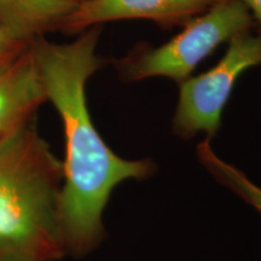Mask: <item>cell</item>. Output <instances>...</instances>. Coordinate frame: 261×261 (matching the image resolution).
Wrapping results in <instances>:
<instances>
[{
  "label": "cell",
  "instance_id": "cell-8",
  "mask_svg": "<svg viewBox=\"0 0 261 261\" xmlns=\"http://www.w3.org/2000/svg\"><path fill=\"white\" fill-rule=\"evenodd\" d=\"M196 155L201 165L213 175L215 180L230 189L261 214V188L254 184L242 171L225 162L215 154L210 139L202 140L197 145Z\"/></svg>",
  "mask_w": 261,
  "mask_h": 261
},
{
  "label": "cell",
  "instance_id": "cell-9",
  "mask_svg": "<svg viewBox=\"0 0 261 261\" xmlns=\"http://www.w3.org/2000/svg\"><path fill=\"white\" fill-rule=\"evenodd\" d=\"M25 45L28 44H23V42L16 40L8 32H5L4 29L0 27V62L15 55Z\"/></svg>",
  "mask_w": 261,
  "mask_h": 261
},
{
  "label": "cell",
  "instance_id": "cell-11",
  "mask_svg": "<svg viewBox=\"0 0 261 261\" xmlns=\"http://www.w3.org/2000/svg\"><path fill=\"white\" fill-rule=\"evenodd\" d=\"M75 2H76V3H79V4H81V3H84V2H87V0H75Z\"/></svg>",
  "mask_w": 261,
  "mask_h": 261
},
{
  "label": "cell",
  "instance_id": "cell-2",
  "mask_svg": "<svg viewBox=\"0 0 261 261\" xmlns=\"http://www.w3.org/2000/svg\"><path fill=\"white\" fill-rule=\"evenodd\" d=\"M63 163L32 122L0 143V261H57Z\"/></svg>",
  "mask_w": 261,
  "mask_h": 261
},
{
  "label": "cell",
  "instance_id": "cell-6",
  "mask_svg": "<svg viewBox=\"0 0 261 261\" xmlns=\"http://www.w3.org/2000/svg\"><path fill=\"white\" fill-rule=\"evenodd\" d=\"M45 102L29 42L0 62V143L28 126Z\"/></svg>",
  "mask_w": 261,
  "mask_h": 261
},
{
  "label": "cell",
  "instance_id": "cell-10",
  "mask_svg": "<svg viewBox=\"0 0 261 261\" xmlns=\"http://www.w3.org/2000/svg\"><path fill=\"white\" fill-rule=\"evenodd\" d=\"M243 2L252 12L256 28H259V32H261V0H243Z\"/></svg>",
  "mask_w": 261,
  "mask_h": 261
},
{
  "label": "cell",
  "instance_id": "cell-4",
  "mask_svg": "<svg viewBox=\"0 0 261 261\" xmlns=\"http://www.w3.org/2000/svg\"><path fill=\"white\" fill-rule=\"evenodd\" d=\"M261 65V32L248 31L228 41L223 58L212 69L190 76L179 85V99L172 120L175 136L191 139L203 132L214 138L221 115L237 80L243 73Z\"/></svg>",
  "mask_w": 261,
  "mask_h": 261
},
{
  "label": "cell",
  "instance_id": "cell-5",
  "mask_svg": "<svg viewBox=\"0 0 261 261\" xmlns=\"http://www.w3.org/2000/svg\"><path fill=\"white\" fill-rule=\"evenodd\" d=\"M219 0H87L65 19L61 32L79 34L93 25L123 19H146L173 29L203 14Z\"/></svg>",
  "mask_w": 261,
  "mask_h": 261
},
{
  "label": "cell",
  "instance_id": "cell-1",
  "mask_svg": "<svg viewBox=\"0 0 261 261\" xmlns=\"http://www.w3.org/2000/svg\"><path fill=\"white\" fill-rule=\"evenodd\" d=\"M100 34L102 25H93L67 44L45 37L31 42L46 100L63 123L65 159L58 217L65 254L74 256L91 253L106 236L102 214L114 188L127 179L151 177L158 169L150 159L117 156L92 121L86 84L108 62L97 55Z\"/></svg>",
  "mask_w": 261,
  "mask_h": 261
},
{
  "label": "cell",
  "instance_id": "cell-3",
  "mask_svg": "<svg viewBox=\"0 0 261 261\" xmlns=\"http://www.w3.org/2000/svg\"><path fill=\"white\" fill-rule=\"evenodd\" d=\"M182 27L166 44L154 46L138 42L126 56L114 61L120 79L136 83L167 77L180 85L221 44L241 33L253 31L256 23L243 0H219Z\"/></svg>",
  "mask_w": 261,
  "mask_h": 261
},
{
  "label": "cell",
  "instance_id": "cell-7",
  "mask_svg": "<svg viewBox=\"0 0 261 261\" xmlns=\"http://www.w3.org/2000/svg\"><path fill=\"white\" fill-rule=\"evenodd\" d=\"M77 5L75 0H0V27L16 40L29 44L62 31Z\"/></svg>",
  "mask_w": 261,
  "mask_h": 261
}]
</instances>
